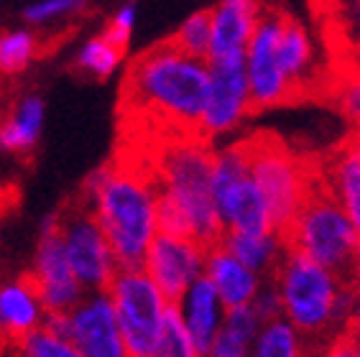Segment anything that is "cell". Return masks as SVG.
Wrapping results in <instances>:
<instances>
[{"label": "cell", "instance_id": "obj_1", "mask_svg": "<svg viewBox=\"0 0 360 357\" xmlns=\"http://www.w3.org/2000/svg\"><path fill=\"white\" fill-rule=\"evenodd\" d=\"M207 59L161 41L133 59L120 89V125L128 141H169L200 136L207 100Z\"/></svg>", "mask_w": 360, "mask_h": 357}, {"label": "cell", "instance_id": "obj_2", "mask_svg": "<svg viewBox=\"0 0 360 357\" xmlns=\"http://www.w3.org/2000/svg\"><path fill=\"white\" fill-rule=\"evenodd\" d=\"M92 197L95 217L118 268H143L146 250L156 227V184L148 153L141 143H128L110 164L97 169L82 186Z\"/></svg>", "mask_w": 360, "mask_h": 357}, {"label": "cell", "instance_id": "obj_3", "mask_svg": "<svg viewBox=\"0 0 360 357\" xmlns=\"http://www.w3.org/2000/svg\"><path fill=\"white\" fill-rule=\"evenodd\" d=\"M286 316L304 339L307 350H333L347 335L353 309V281L286 247L271 271Z\"/></svg>", "mask_w": 360, "mask_h": 357}, {"label": "cell", "instance_id": "obj_4", "mask_svg": "<svg viewBox=\"0 0 360 357\" xmlns=\"http://www.w3.org/2000/svg\"><path fill=\"white\" fill-rule=\"evenodd\" d=\"M148 153L156 197L176 209L187 238L212 247L220 242L225 227L212 197V151L207 138H169L136 141Z\"/></svg>", "mask_w": 360, "mask_h": 357}, {"label": "cell", "instance_id": "obj_5", "mask_svg": "<svg viewBox=\"0 0 360 357\" xmlns=\"http://www.w3.org/2000/svg\"><path fill=\"white\" fill-rule=\"evenodd\" d=\"M281 238L289 250H297L319 266L353 281L360 235L355 233V225L350 222L347 212L327 192L317 174L304 202L299 205L297 214L291 217Z\"/></svg>", "mask_w": 360, "mask_h": 357}, {"label": "cell", "instance_id": "obj_6", "mask_svg": "<svg viewBox=\"0 0 360 357\" xmlns=\"http://www.w3.org/2000/svg\"><path fill=\"white\" fill-rule=\"evenodd\" d=\"M245 148H248L250 178L269 207L274 227L278 233H284L291 217L297 214L299 205L304 202L317 169L294 151H289L274 136L248 138Z\"/></svg>", "mask_w": 360, "mask_h": 357}, {"label": "cell", "instance_id": "obj_7", "mask_svg": "<svg viewBox=\"0 0 360 357\" xmlns=\"http://www.w3.org/2000/svg\"><path fill=\"white\" fill-rule=\"evenodd\" d=\"M108 296L115 309L125 355L156 357L167 296L151 275L143 268H118L108 286Z\"/></svg>", "mask_w": 360, "mask_h": 357}, {"label": "cell", "instance_id": "obj_8", "mask_svg": "<svg viewBox=\"0 0 360 357\" xmlns=\"http://www.w3.org/2000/svg\"><path fill=\"white\" fill-rule=\"evenodd\" d=\"M54 217L59 233H62L67 261L75 271L77 281L82 283L84 289L108 291L118 266H115L110 245L105 240L100 222L95 217L92 197L82 189L67 202L64 209L54 212Z\"/></svg>", "mask_w": 360, "mask_h": 357}, {"label": "cell", "instance_id": "obj_9", "mask_svg": "<svg viewBox=\"0 0 360 357\" xmlns=\"http://www.w3.org/2000/svg\"><path fill=\"white\" fill-rule=\"evenodd\" d=\"M284 15L286 13H281L276 8H264V13L256 23V31H253V36L245 44V51H243L253 110H269V108L294 100L291 84L286 79L281 64H278L276 54Z\"/></svg>", "mask_w": 360, "mask_h": 357}, {"label": "cell", "instance_id": "obj_10", "mask_svg": "<svg viewBox=\"0 0 360 357\" xmlns=\"http://www.w3.org/2000/svg\"><path fill=\"white\" fill-rule=\"evenodd\" d=\"M207 100H205V110H202L200 120L202 138L233 131L245 120L248 112H253L243 51L212 56V59H207Z\"/></svg>", "mask_w": 360, "mask_h": 357}, {"label": "cell", "instance_id": "obj_11", "mask_svg": "<svg viewBox=\"0 0 360 357\" xmlns=\"http://www.w3.org/2000/svg\"><path fill=\"white\" fill-rule=\"evenodd\" d=\"M26 278L34 286V294L39 296V304H41L44 311L70 314L79 304L82 283L77 281L75 271L67 261V250H64L62 233H59L54 214H49L46 222H44L36 266L31 273H26Z\"/></svg>", "mask_w": 360, "mask_h": 357}, {"label": "cell", "instance_id": "obj_12", "mask_svg": "<svg viewBox=\"0 0 360 357\" xmlns=\"http://www.w3.org/2000/svg\"><path fill=\"white\" fill-rule=\"evenodd\" d=\"M205 253L207 247L192 238L159 230L146 250L143 271L151 275L161 294L167 296V301H179L189 289V283L200 278L205 271Z\"/></svg>", "mask_w": 360, "mask_h": 357}, {"label": "cell", "instance_id": "obj_13", "mask_svg": "<svg viewBox=\"0 0 360 357\" xmlns=\"http://www.w3.org/2000/svg\"><path fill=\"white\" fill-rule=\"evenodd\" d=\"M70 342L79 355L123 357V337L108 291H97L95 299L77 304L70 311Z\"/></svg>", "mask_w": 360, "mask_h": 357}, {"label": "cell", "instance_id": "obj_14", "mask_svg": "<svg viewBox=\"0 0 360 357\" xmlns=\"http://www.w3.org/2000/svg\"><path fill=\"white\" fill-rule=\"evenodd\" d=\"M212 197H215L217 214H220V222L225 230L256 235L276 230L269 207H266L264 197L258 192V186L253 184L250 174L225 181V184H212Z\"/></svg>", "mask_w": 360, "mask_h": 357}, {"label": "cell", "instance_id": "obj_15", "mask_svg": "<svg viewBox=\"0 0 360 357\" xmlns=\"http://www.w3.org/2000/svg\"><path fill=\"white\" fill-rule=\"evenodd\" d=\"M317 176L342 207L360 235V128L317 164Z\"/></svg>", "mask_w": 360, "mask_h": 357}, {"label": "cell", "instance_id": "obj_16", "mask_svg": "<svg viewBox=\"0 0 360 357\" xmlns=\"http://www.w3.org/2000/svg\"><path fill=\"white\" fill-rule=\"evenodd\" d=\"M207 281L215 286L220 301L228 306H240V304H250L256 291L261 289L266 275L256 273L253 268H248L243 261H238L236 255L230 253L228 247H222L220 242L207 247L205 253V271Z\"/></svg>", "mask_w": 360, "mask_h": 357}, {"label": "cell", "instance_id": "obj_17", "mask_svg": "<svg viewBox=\"0 0 360 357\" xmlns=\"http://www.w3.org/2000/svg\"><path fill=\"white\" fill-rule=\"evenodd\" d=\"M176 304H179V311L184 316L197 355H210V347L215 342V335L220 330L222 316H225V304L220 301L215 286L202 273L200 278L189 283V289Z\"/></svg>", "mask_w": 360, "mask_h": 357}, {"label": "cell", "instance_id": "obj_18", "mask_svg": "<svg viewBox=\"0 0 360 357\" xmlns=\"http://www.w3.org/2000/svg\"><path fill=\"white\" fill-rule=\"evenodd\" d=\"M264 13L258 0H220L212 11V46L210 56H225L245 51V44L256 31V23Z\"/></svg>", "mask_w": 360, "mask_h": 357}, {"label": "cell", "instance_id": "obj_19", "mask_svg": "<svg viewBox=\"0 0 360 357\" xmlns=\"http://www.w3.org/2000/svg\"><path fill=\"white\" fill-rule=\"evenodd\" d=\"M41 322V304L34 294V286L26 275L15 283L0 286V347L13 350L23 335L39 327Z\"/></svg>", "mask_w": 360, "mask_h": 357}, {"label": "cell", "instance_id": "obj_20", "mask_svg": "<svg viewBox=\"0 0 360 357\" xmlns=\"http://www.w3.org/2000/svg\"><path fill=\"white\" fill-rule=\"evenodd\" d=\"M278 64L284 69L286 79L291 84V92L294 97L299 92H304L312 79L317 77V67H314V41L307 26L297 18H289L284 15V23H281V34H278Z\"/></svg>", "mask_w": 360, "mask_h": 357}, {"label": "cell", "instance_id": "obj_21", "mask_svg": "<svg viewBox=\"0 0 360 357\" xmlns=\"http://www.w3.org/2000/svg\"><path fill=\"white\" fill-rule=\"evenodd\" d=\"M220 245L228 247L238 261H243L256 273L271 275V271L281 261L286 245L281 233L271 230V233H236V230H225L220 238Z\"/></svg>", "mask_w": 360, "mask_h": 357}, {"label": "cell", "instance_id": "obj_22", "mask_svg": "<svg viewBox=\"0 0 360 357\" xmlns=\"http://www.w3.org/2000/svg\"><path fill=\"white\" fill-rule=\"evenodd\" d=\"M261 330V316L253 311L250 304L228 306L222 316L220 330L215 335V342L210 347L212 357H245L250 355L253 339Z\"/></svg>", "mask_w": 360, "mask_h": 357}, {"label": "cell", "instance_id": "obj_23", "mask_svg": "<svg viewBox=\"0 0 360 357\" xmlns=\"http://www.w3.org/2000/svg\"><path fill=\"white\" fill-rule=\"evenodd\" d=\"M44 123V103L39 97H23L13 112L0 120V148L26 153L34 148Z\"/></svg>", "mask_w": 360, "mask_h": 357}, {"label": "cell", "instance_id": "obj_24", "mask_svg": "<svg viewBox=\"0 0 360 357\" xmlns=\"http://www.w3.org/2000/svg\"><path fill=\"white\" fill-rule=\"evenodd\" d=\"M304 352V339L286 316H274L261 322V330L250 347V355L256 357H299Z\"/></svg>", "mask_w": 360, "mask_h": 357}, {"label": "cell", "instance_id": "obj_25", "mask_svg": "<svg viewBox=\"0 0 360 357\" xmlns=\"http://www.w3.org/2000/svg\"><path fill=\"white\" fill-rule=\"evenodd\" d=\"M197 350L192 344V337L187 332L184 316L179 311V304L167 301V309L161 316V335L156 344V357H194Z\"/></svg>", "mask_w": 360, "mask_h": 357}, {"label": "cell", "instance_id": "obj_26", "mask_svg": "<svg viewBox=\"0 0 360 357\" xmlns=\"http://www.w3.org/2000/svg\"><path fill=\"white\" fill-rule=\"evenodd\" d=\"M169 41L184 54L207 59L210 46H212V18H210V11H197V13L189 15L187 21L179 26V31L169 36Z\"/></svg>", "mask_w": 360, "mask_h": 357}, {"label": "cell", "instance_id": "obj_27", "mask_svg": "<svg viewBox=\"0 0 360 357\" xmlns=\"http://www.w3.org/2000/svg\"><path fill=\"white\" fill-rule=\"evenodd\" d=\"M125 48H120L118 44H112L108 36H95L84 44V48L77 56V67L84 69L87 74L97 77V79H105L115 72L120 62H123Z\"/></svg>", "mask_w": 360, "mask_h": 357}, {"label": "cell", "instance_id": "obj_28", "mask_svg": "<svg viewBox=\"0 0 360 357\" xmlns=\"http://www.w3.org/2000/svg\"><path fill=\"white\" fill-rule=\"evenodd\" d=\"M13 350L23 352L31 357H77L79 352L75 350V344L64 337H56L54 332H49L46 327H34V330L23 335L18 339Z\"/></svg>", "mask_w": 360, "mask_h": 357}, {"label": "cell", "instance_id": "obj_29", "mask_svg": "<svg viewBox=\"0 0 360 357\" xmlns=\"http://www.w3.org/2000/svg\"><path fill=\"white\" fill-rule=\"evenodd\" d=\"M36 54L34 36L26 31H11L0 36V72L3 74H15L21 72Z\"/></svg>", "mask_w": 360, "mask_h": 357}, {"label": "cell", "instance_id": "obj_30", "mask_svg": "<svg viewBox=\"0 0 360 357\" xmlns=\"http://www.w3.org/2000/svg\"><path fill=\"white\" fill-rule=\"evenodd\" d=\"M340 110L355 128H360V67L350 69V74L340 84Z\"/></svg>", "mask_w": 360, "mask_h": 357}, {"label": "cell", "instance_id": "obj_31", "mask_svg": "<svg viewBox=\"0 0 360 357\" xmlns=\"http://www.w3.org/2000/svg\"><path fill=\"white\" fill-rule=\"evenodd\" d=\"M84 0H41L26 11V21L31 23H44L51 21L56 15H70L75 11H82Z\"/></svg>", "mask_w": 360, "mask_h": 357}, {"label": "cell", "instance_id": "obj_32", "mask_svg": "<svg viewBox=\"0 0 360 357\" xmlns=\"http://www.w3.org/2000/svg\"><path fill=\"white\" fill-rule=\"evenodd\" d=\"M250 306H253V311L261 316V322L274 319V316H281V296H278L276 283L271 281V275L264 278V283H261V289L256 291Z\"/></svg>", "mask_w": 360, "mask_h": 357}, {"label": "cell", "instance_id": "obj_33", "mask_svg": "<svg viewBox=\"0 0 360 357\" xmlns=\"http://www.w3.org/2000/svg\"><path fill=\"white\" fill-rule=\"evenodd\" d=\"M133 23H136V8L125 6V8H120L118 13H115V18L108 23L103 36H108V39H110L112 44H118L120 48H125L128 46V39H131V34H133Z\"/></svg>", "mask_w": 360, "mask_h": 357}, {"label": "cell", "instance_id": "obj_34", "mask_svg": "<svg viewBox=\"0 0 360 357\" xmlns=\"http://www.w3.org/2000/svg\"><path fill=\"white\" fill-rule=\"evenodd\" d=\"M345 337H360V278L353 281V309H350V322H347Z\"/></svg>", "mask_w": 360, "mask_h": 357}, {"label": "cell", "instance_id": "obj_35", "mask_svg": "<svg viewBox=\"0 0 360 357\" xmlns=\"http://www.w3.org/2000/svg\"><path fill=\"white\" fill-rule=\"evenodd\" d=\"M345 11H347V23H345V26L355 28V41H358V46H360V0L350 3Z\"/></svg>", "mask_w": 360, "mask_h": 357}, {"label": "cell", "instance_id": "obj_36", "mask_svg": "<svg viewBox=\"0 0 360 357\" xmlns=\"http://www.w3.org/2000/svg\"><path fill=\"white\" fill-rule=\"evenodd\" d=\"M325 3H330V6H335V8L342 11V8H347L350 3H355V0H325Z\"/></svg>", "mask_w": 360, "mask_h": 357}]
</instances>
